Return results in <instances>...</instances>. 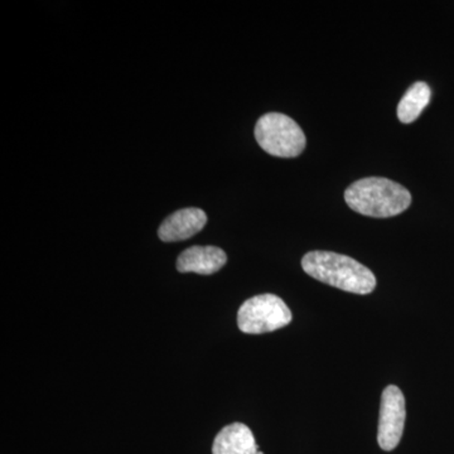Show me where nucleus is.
Returning a JSON list of instances; mask_svg holds the SVG:
<instances>
[{
    "label": "nucleus",
    "mask_w": 454,
    "mask_h": 454,
    "mask_svg": "<svg viewBox=\"0 0 454 454\" xmlns=\"http://www.w3.org/2000/svg\"><path fill=\"white\" fill-rule=\"evenodd\" d=\"M301 268L319 282L355 294H370L376 286V278L357 260L333 252H310L301 259Z\"/></svg>",
    "instance_id": "obj_1"
},
{
    "label": "nucleus",
    "mask_w": 454,
    "mask_h": 454,
    "mask_svg": "<svg viewBox=\"0 0 454 454\" xmlns=\"http://www.w3.org/2000/svg\"><path fill=\"white\" fill-rule=\"evenodd\" d=\"M345 201L364 216L387 219L408 210L411 195L405 187L387 178L358 179L346 190Z\"/></svg>",
    "instance_id": "obj_2"
},
{
    "label": "nucleus",
    "mask_w": 454,
    "mask_h": 454,
    "mask_svg": "<svg viewBox=\"0 0 454 454\" xmlns=\"http://www.w3.org/2000/svg\"><path fill=\"white\" fill-rule=\"evenodd\" d=\"M255 139L268 154L279 158L298 157L306 148V136L289 116L269 113L256 122Z\"/></svg>",
    "instance_id": "obj_3"
},
{
    "label": "nucleus",
    "mask_w": 454,
    "mask_h": 454,
    "mask_svg": "<svg viewBox=\"0 0 454 454\" xmlns=\"http://www.w3.org/2000/svg\"><path fill=\"white\" fill-rule=\"evenodd\" d=\"M291 322V309L274 294L255 295L245 301L238 312L239 330L247 334L273 333Z\"/></svg>",
    "instance_id": "obj_4"
},
{
    "label": "nucleus",
    "mask_w": 454,
    "mask_h": 454,
    "mask_svg": "<svg viewBox=\"0 0 454 454\" xmlns=\"http://www.w3.org/2000/svg\"><path fill=\"white\" fill-rule=\"evenodd\" d=\"M406 418L405 397L395 385L382 391L378 442L381 450H395L404 432Z\"/></svg>",
    "instance_id": "obj_5"
},
{
    "label": "nucleus",
    "mask_w": 454,
    "mask_h": 454,
    "mask_svg": "<svg viewBox=\"0 0 454 454\" xmlns=\"http://www.w3.org/2000/svg\"><path fill=\"white\" fill-rule=\"evenodd\" d=\"M207 223V215L201 208L190 207L176 211L163 221L158 236L164 243H176L192 238Z\"/></svg>",
    "instance_id": "obj_6"
},
{
    "label": "nucleus",
    "mask_w": 454,
    "mask_h": 454,
    "mask_svg": "<svg viewBox=\"0 0 454 454\" xmlns=\"http://www.w3.org/2000/svg\"><path fill=\"white\" fill-rule=\"evenodd\" d=\"M227 262L226 253L217 247H191L177 259L179 273H197L211 276Z\"/></svg>",
    "instance_id": "obj_7"
},
{
    "label": "nucleus",
    "mask_w": 454,
    "mask_h": 454,
    "mask_svg": "<svg viewBox=\"0 0 454 454\" xmlns=\"http://www.w3.org/2000/svg\"><path fill=\"white\" fill-rule=\"evenodd\" d=\"M252 429L243 423H232L216 435L212 454H258Z\"/></svg>",
    "instance_id": "obj_8"
},
{
    "label": "nucleus",
    "mask_w": 454,
    "mask_h": 454,
    "mask_svg": "<svg viewBox=\"0 0 454 454\" xmlns=\"http://www.w3.org/2000/svg\"><path fill=\"white\" fill-rule=\"evenodd\" d=\"M430 98H432V91L428 83L422 82L413 83L397 106L399 121L404 124H411L417 121L423 110L428 106Z\"/></svg>",
    "instance_id": "obj_9"
},
{
    "label": "nucleus",
    "mask_w": 454,
    "mask_h": 454,
    "mask_svg": "<svg viewBox=\"0 0 454 454\" xmlns=\"http://www.w3.org/2000/svg\"><path fill=\"white\" fill-rule=\"evenodd\" d=\"M258 454H264V453H262V450H259V453H258Z\"/></svg>",
    "instance_id": "obj_10"
}]
</instances>
